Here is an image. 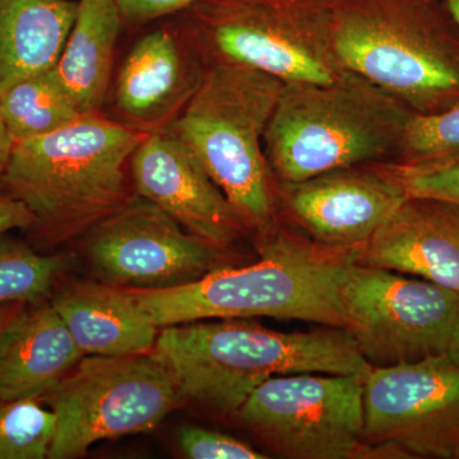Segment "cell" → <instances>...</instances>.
Here are the masks:
<instances>
[{
	"mask_svg": "<svg viewBox=\"0 0 459 459\" xmlns=\"http://www.w3.org/2000/svg\"><path fill=\"white\" fill-rule=\"evenodd\" d=\"M0 115L13 143L59 131L83 117L56 68L4 91L0 95Z\"/></svg>",
	"mask_w": 459,
	"mask_h": 459,
	"instance_id": "21",
	"label": "cell"
},
{
	"mask_svg": "<svg viewBox=\"0 0 459 459\" xmlns=\"http://www.w3.org/2000/svg\"><path fill=\"white\" fill-rule=\"evenodd\" d=\"M142 133L102 114L83 115L59 131L16 142L0 179V195L31 212L35 243L86 234L134 195L131 160Z\"/></svg>",
	"mask_w": 459,
	"mask_h": 459,
	"instance_id": "3",
	"label": "cell"
},
{
	"mask_svg": "<svg viewBox=\"0 0 459 459\" xmlns=\"http://www.w3.org/2000/svg\"><path fill=\"white\" fill-rule=\"evenodd\" d=\"M32 223V214L25 204L8 195H0V237L14 229L27 231Z\"/></svg>",
	"mask_w": 459,
	"mask_h": 459,
	"instance_id": "28",
	"label": "cell"
},
{
	"mask_svg": "<svg viewBox=\"0 0 459 459\" xmlns=\"http://www.w3.org/2000/svg\"><path fill=\"white\" fill-rule=\"evenodd\" d=\"M416 113L352 71L327 83H285L263 137L277 184L368 162L395 161Z\"/></svg>",
	"mask_w": 459,
	"mask_h": 459,
	"instance_id": "4",
	"label": "cell"
},
{
	"mask_svg": "<svg viewBox=\"0 0 459 459\" xmlns=\"http://www.w3.org/2000/svg\"><path fill=\"white\" fill-rule=\"evenodd\" d=\"M400 166L410 197L437 199L459 207V156Z\"/></svg>",
	"mask_w": 459,
	"mask_h": 459,
	"instance_id": "25",
	"label": "cell"
},
{
	"mask_svg": "<svg viewBox=\"0 0 459 459\" xmlns=\"http://www.w3.org/2000/svg\"><path fill=\"white\" fill-rule=\"evenodd\" d=\"M84 235L96 277L124 289L186 285L219 267L222 258V249L135 193Z\"/></svg>",
	"mask_w": 459,
	"mask_h": 459,
	"instance_id": "12",
	"label": "cell"
},
{
	"mask_svg": "<svg viewBox=\"0 0 459 459\" xmlns=\"http://www.w3.org/2000/svg\"><path fill=\"white\" fill-rule=\"evenodd\" d=\"M65 256L36 252L29 244L7 234L0 237V307L49 300L60 274L65 270Z\"/></svg>",
	"mask_w": 459,
	"mask_h": 459,
	"instance_id": "22",
	"label": "cell"
},
{
	"mask_svg": "<svg viewBox=\"0 0 459 459\" xmlns=\"http://www.w3.org/2000/svg\"><path fill=\"white\" fill-rule=\"evenodd\" d=\"M131 180L135 195L220 249L247 231L195 153L169 129L144 135L132 156Z\"/></svg>",
	"mask_w": 459,
	"mask_h": 459,
	"instance_id": "15",
	"label": "cell"
},
{
	"mask_svg": "<svg viewBox=\"0 0 459 459\" xmlns=\"http://www.w3.org/2000/svg\"><path fill=\"white\" fill-rule=\"evenodd\" d=\"M56 431V413L40 401L0 398V459L48 458Z\"/></svg>",
	"mask_w": 459,
	"mask_h": 459,
	"instance_id": "23",
	"label": "cell"
},
{
	"mask_svg": "<svg viewBox=\"0 0 459 459\" xmlns=\"http://www.w3.org/2000/svg\"><path fill=\"white\" fill-rule=\"evenodd\" d=\"M238 419L274 452L296 459L369 458L364 439V379L292 374L262 383Z\"/></svg>",
	"mask_w": 459,
	"mask_h": 459,
	"instance_id": "10",
	"label": "cell"
},
{
	"mask_svg": "<svg viewBox=\"0 0 459 459\" xmlns=\"http://www.w3.org/2000/svg\"><path fill=\"white\" fill-rule=\"evenodd\" d=\"M444 356L448 359L453 364L459 367V316L455 320V328L452 331L451 340H449L448 346H446Z\"/></svg>",
	"mask_w": 459,
	"mask_h": 459,
	"instance_id": "30",
	"label": "cell"
},
{
	"mask_svg": "<svg viewBox=\"0 0 459 459\" xmlns=\"http://www.w3.org/2000/svg\"><path fill=\"white\" fill-rule=\"evenodd\" d=\"M344 71L364 75L420 115L459 102V23L444 0H333Z\"/></svg>",
	"mask_w": 459,
	"mask_h": 459,
	"instance_id": "5",
	"label": "cell"
},
{
	"mask_svg": "<svg viewBox=\"0 0 459 459\" xmlns=\"http://www.w3.org/2000/svg\"><path fill=\"white\" fill-rule=\"evenodd\" d=\"M362 264L413 274L459 294V207L409 197L355 249Z\"/></svg>",
	"mask_w": 459,
	"mask_h": 459,
	"instance_id": "16",
	"label": "cell"
},
{
	"mask_svg": "<svg viewBox=\"0 0 459 459\" xmlns=\"http://www.w3.org/2000/svg\"><path fill=\"white\" fill-rule=\"evenodd\" d=\"M56 416L50 459L82 457L93 444L147 433L183 401L155 352L83 356L40 398Z\"/></svg>",
	"mask_w": 459,
	"mask_h": 459,
	"instance_id": "8",
	"label": "cell"
},
{
	"mask_svg": "<svg viewBox=\"0 0 459 459\" xmlns=\"http://www.w3.org/2000/svg\"><path fill=\"white\" fill-rule=\"evenodd\" d=\"M340 298L344 329L362 356L380 367L444 355L459 316L458 292L353 256L341 276Z\"/></svg>",
	"mask_w": 459,
	"mask_h": 459,
	"instance_id": "9",
	"label": "cell"
},
{
	"mask_svg": "<svg viewBox=\"0 0 459 459\" xmlns=\"http://www.w3.org/2000/svg\"><path fill=\"white\" fill-rule=\"evenodd\" d=\"M126 29L137 30L162 20V18L180 13L197 0H114Z\"/></svg>",
	"mask_w": 459,
	"mask_h": 459,
	"instance_id": "27",
	"label": "cell"
},
{
	"mask_svg": "<svg viewBox=\"0 0 459 459\" xmlns=\"http://www.w3.org/2000/svg\"><path fill=\"white\" fill-rule=\"evenodd\" d=\"M152 351L183 400L220 413H237L270 377L320 373L365 379L373 368L346 329L285 333L244 319L165 327Z\"/></svg>",
	"mask_w": 459,
	"mask_h": 459,
	"instance_id": "2",
	"label": "cell"
},
{
	"mask_svg": "<svg viewBox=\"0 0 459 459\" xmlns=\"http://www.w3.org/2000/svg\"><path fill=\"white\" fill-rule=\"evenodd\" d=\"M181 452L190 459H264L267 455L229 435L197 427L178 431Z\"/></svg>",
	"mask_w": 459,
	"mask_h": 459,
	"instance_id": "26",
	"label": "cell"
},
{
	"mask_svg": "<svg viewBox=\"0 0 459 459\" xmlns=\"http://www.w3.org/2000/svg\"><path fill=\"white\" fill-rule=\"evenodd\" d=\"M83 356L51 301L23 304L0 332V398L40 400Z\"/></svg>",
	"mask_w": 459,
	"mask_h": 459,
	"instance_id": "17",
	"label": "cell"
},
{
	"mask_svg": "<svg viewBox=\"0 0 459 459\" xmlns=\"http://www.w3.org/2000/svg\"><path fill=\"white\" fill-rule=\"evenodd\" d=\"M459 156V102L442 113L416 114L394 162L420 165Z\"/></svg>",
	"mask_w": 459,
	"mask_h": 459,
	"instance_id": "24",
	"label": "cell"
},
{
	"mask_svg": "<svg viewBox=\"0 0 459 459\" xmlns=\"http://www.w3.org/2000/svg\"><path fill=\"white\" fill-rule=\"evenodd\" d=\"M333 0H197L184 9L210 65L247 66L283 83H327L342 74Z\"/></svg>",
	"mask_w": 459,
	"mask_h": 459,
	"instance_id": "7",
	"label": "cell"
},
{
	"mask_svg": "<svg viewBox=\"0 0 459 459\" xmlns=\"http://www.w3.org/2000/svg\"><path fill=\"white\" fill-rule=\"evenodd\" d=\"M50 301L84 356L135 355L155 347L159 328L128 289L66 283Z\"/></svg>",
	"mask_w": 459,
	"mask_h": 459,
	"instance_id": "18",
	"label": "cell"
},
{
	"mask_svg": "<svg viewBox=\"0 0 459 459\" xmlns=\"http://www.w3.org/2000/svg\"><path fill=\"white\" fill-rule=\"evenodd\" d=\"M277 195L280 216L319 246L336 250L364 246L410 197L394 161L344 166L277 184Z\"/></svg>",
	"mask_w": 459,
	"mask_h": 459,
	"instance_id": "14",
	"label": "cell"
},
{
	"mask_svg": "<svg viewBox=\"0 0 459 459\" xmlns=\"http://www.w3.org/2000/svg\"><path fill=\"white\" fill-rule=\"evenodd\" d=\"M12 147H13V141H12L11 135L5 128V124L3 122L2 115H0V179H2L3 172H4L5 166L8 164Z\"/></svg>",
	"mask_w": 459,
	"mask_h": 459,
	"instance_id": "29",
	"label": "cell"
},
{
	"mask_svg": "<svg viewBox=\"0 0 459 459\" xmlns=\"http://www.w3.org/2000/svg\"><path fill=\"white\" fill-rule=\"evenodd\" d=\"M364 439L410 455L459 459V367L444 355L371 368Z\"/></svg>",
	"mask_w": 459,
	"mask_h": 459,
	"instance_id": "11",
	"label": "cell"
},
{
	"mask_svg": "<svg viewBox=\"0 0 459 459\" xmlns=\"http://www.w3.org/2000/svg\"><path fill=\"white\" fill-rule=\"evenodd\" d=\"M444 2H446L449 9H451L452 13L457 18L459 23V0H444Z\"/></svg>",
	"mask_w": 459,
	"mask_h": 459,
	"instance_id": "32",
	"label": "cell"
},
{
	"mask_svg": "<svg viewBox=\"0 0 459 459\" xmlns=\"http://www.w3.org/2000/svg\"><path fill=\"white\" fill-rule=\"evenodd\" d=\"M77 3L74 26L54 68L81 114H101L126 26L114 0Z\"/></svg>",
	"mask_w": 459,
	"mask_h": 459,
	"instance_id": "19",
	"label": "cell"
},
{
	"mask_svg": "<svg viewBox=\"0 0 459 459\" xmlns=\"http://www.w3.org/2000/svg\"><path fill=\"white\" fill-rule=\"evenodd\" d=\"M283 84L255 69L213 63L169 128L195 153L247 231L255 234L280 219L277 183L263 137Z\"/></svg>",
	"mask_w": 459,
	"mask_h": 459,
	"instance_id": "6",
	"label": "cell"
},
{
	"mask_svg": "<svg viewBox=\"0 0 459 459\" xmlns=\"http://www.w3.org/2000/svg\"><path fill=\"white\" fill-rule=\"evenodd\" d=\"M22 305V303H14L0 307V332H2V329L5 327V325H7L12 316L20 310Z\"/></svg>",
	"mask_w": 459,
	"mask_h": 459,
	"instance_id": "31",
	"label": "cell"
},
{
	"mask_svg": "<svg viewBox=\"0 0 459 459\" xmlns=\"http://www.w3.org/2000/svg\"><path fill=\"white\" fill-rule=\"evenodd\" d=\"M77 0H0V95L56 65Z\"/></svg>",
	"mask_w": 459,
	"mask_h": 459,
	"instance_id": "20",
	"label": "cell"
},
{
	"mask_svg": "<svg viewBox=\"0 0 459 459\" xmlns=\"http://www.w3.org/2000/svg\"><path fill=\"white\" fill-rule=\"evenodd\" d=\"M259 261L217 267L170 289H128L157 328L208 319L255 316L346 328L341 276L353 250L329 249L282 219L256 232Z\"/></svg>",
	"mask_w": 459,
	"mask_h": 459,
	"instance_id": "1",
	"label": "cell"
},
{
	"mask_svg": "<svg viewBox=\"0 0 459 459\" xmlns=\"http://www.w3.org/2000/svg\"><path fill=\"white\" fill-rule=\"evenodd\" d=\"M137 31L115 65L101 114L150 134L170 128L197 92L210 62L181 12Z\"/></svg>",
	"mask_w": 459,
	"mask_h": 459,
	"instance_id": "13",
	"label": "cell"
}]
</instances>
